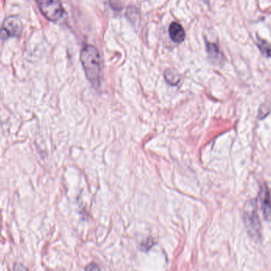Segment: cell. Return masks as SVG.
<instances>
[{
  "instance_id": "cell-1",
  "label": "cell",
  "mask_w": 271,
  "mask_h": 271,
  "mask_svg": "<svg viewBox=\"0 0 271 271\" xmlns=\"http://www.w3.org/2000/svg\"><path fill=\"white\" fill-rule=\"evenodd\" d=\"M80 60L88 81L94 88H99L101 83V58L98 48L90 45L84 46L80 53Z\"/></svg>"
},
{
  "instance_id": "cell-2",
  "label": "cell",
  "mask_w": 271,
  "mask_h": 271,
  "mask_svg": "<svg viewBox=\"0 0 271 271\" xmlns=\"http://www.w3.org/2000/svg\"><path fill=\"white\" fill-rule=\"evenodd\" d=\"M35 2L42 14L50 22H58L64 16V7L60 0H35Z\"/></svg>"
},
{
  "instance_id": "cell-3",
  "label": "cell",
  "mask_w": 271,
  "mask_h": 271,
  "mask_svg": "<svg viewBox=\"0 0 271 271\" xmlns=\"http://www.w3.org/2000/svg\"><path fill=\"white\" fill-rule=\"evenodd\" d=\"M243 221L250 237L255 240L260 239L262 235L261 224L254 205L247 208L243 215Z\"/></svg>"
},
{
  "instance_id": "cell-4",
  "label": "cell",
  "mask_w": 271,
  "mask_h": 271,
  "mask_svg": "<svg viewBox=\"0 0 271 271\" xmlns=\"http://www.w3.org/2000/svg\"><path fill=\"white\" fill-rule=\"evenodd\" d=\"M23 30V25L20 18L17 16H10L3 21L0 29V39L6 41L9 38H18L21 36Z\"/></svg>"
},
{
  "instance_id": "cell-5",
  "label": "cell",
  "mask_w": 271,
  "mask_h": 271,
  "mask_svg": "<svg viewBox=\"0 0 271 271\" xmlns=\"http://www.w3.org/2000/svg\"><path fill=\"white\" fill-rule=\"evenodd\" d=\"M259 199L263 217L267 222H271V197L267 185H263L260 189Z\"/></svg>"
},
{
  "instance_id": "cell-6",
  "label": "cell",
  "mask_w": 271,
  "mask_h": 271,
  "mask_svg": "<svg viewBox=\"0 0 271 271\" xmlns=\"http://www.w3.org/2000/svg\"><path fill=\"white\" fill-rule=\"evenodd\" d=\"M170 37L173 42L181 43L185 39V34L184 29L178 22H172L169 27Z\"/></svg>"
},
{
  "instance_id": "cell-7",
  "label": "cell",
  "mask_w": 271,
  "mask_h": 271,
  "mask_svg": "<svg viewBox=\"0 0 271 271\" xmlns=\"http://www.w3.org/2000/svg\"><path fill=\"white\" fill-rule=\"evenodd\" d=\"M207 52L212 59L216 60H220L222 58V53L220 51L218 46L214 43H207Z\"/></svg>"
},
{
  "instance_id": "cell-8",
  "label": "cell",
  "mask_w": 271,
  "mask_h": 271,
  "mask_svg": "<svg viewBox=\"0 0 271 271\" xmlns=\"http://www.w3.org/2000/svg\"><path fill=\"white\" fill-rule=\"evenodd\" d=\"M164 76H165L166 81L172 86H175L180 82V76L178 75L177 72L174 70L166 71Z\"/></svg>"
},
{
  "instance_id": "cell-9",
  "label": "cell",
  "mask_w": 271,
  "mask_h": 271,
  "mask_svg": "<svg viewBox=\"0 0 271 271\" xmlns=\"http://www.w3.org/2000/svg\"><path fill=\"white\" fill-rule=\"evenodd\" d=\"M257 45L259 49L264 56H267V57H271V44L259 38Z\"/></svg>"
},
{
  "instance_id": "cell-10",
  "label": "cell",
  "mask_w": 271,
  "mask_h": 271,
  "mask_svg": "<svg viewBox=\"0 0 271 271\" xmlns=\"http://www.w3.org/2000/svg\"><path fill=\"white\" fill-rule=\"evenodd\" d=\"M154 244H155V242H154L153 239H150V238L149 239H147L144 243H141V250L144 251H149Z\"/></svg>"
},
{
  "instance_id": "cell-11",
  "label": "cell",
  "mask_w": 271,
  "mask_h": 271,
  "mask_svg": "<svg viewBox=\"0 0 271 271\" xmlns=\"http://www.w3.org/2000/svg\"><path fill=\"white\" fill-rule=\"evenodd\" d=\"M270 113V109L267 106H262L260 107V110L259 112V118L262 119V118H265L266 116Z\"/></svg>"
},
{
  "instance_id": "cell-12",
  "label": "cell",
  "mask_w": 271,
  "mask_h": 271,
  "mask_svg": "<svg viewBox=\"0 0 271 271\" xmlns=\"http://www.w3.org/2000/svg\"><path fill=\"white\" fill-rule=\"evenodd\" d=\"M85 271H101V270H100L99 267L97 264L92 263L87 266Z\"/></svg>"
},
{
  "instance_id": "cell-13",
  "label": "cell",
  "mask_w": 271,
  "mask_h": 271,
  "mask_svg": "<svg viewBox=\"0 0 271 271\" xmlns=\"http://www.w3.org/2000/svg\"><path fill=\"white\" fill-rule=\"evenodd\" d=\"M13 271H28V270H27V268L25 266L21 264V263H16L14 265Z\"/></svg>"
}]
</instances>
